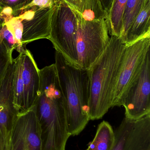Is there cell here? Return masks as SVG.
<instances>
[{
    "label": "cell",
    "instance_id": "4",
    "mask_svg": "<svg viewBox=\"0 0 150 150\" xmlns=\"http://www.w3.org/2000/svg\"><path fill=\"white\" fill-rule=\"evenodd\" d=\"M77 25V15L74 9L64 2L55 3L48 40L55 50L71 64L78 67L76 47Z\"/></svg>",
    "mask_w": 150,
    "mask_h": 150
},
{
    "label": "cell",
    "instance_id": "14",
    "mask_svg": "<svg viewBox=\"0 0 150 150\" xmlns=\"http://www.w3.org/2000/svg\"><path fill=\"white\" fill-rule=\"evenodd\" d=\"M69 5L87 21L107 18L101 0H73Z\"/></svg>",
    "mask_w": 150,
    "mask_h": 150
},
{
    "label": "cell",
    "instance_id": "9",
    "mask_svg": "<svg viewBox=\"0 0 150 150\" xmlns=\"http://www.w3.org/2000/svg\"><path fill=\"white\" fill-rule=\"evenodd\" d=\"M14 73L13 60L0 83V138L5 150H9L11 126L18 113L14 105Z\"/></svg>",
    "mask_w": 150,
    "mask_h": 150
},
{
    "label": "cell",
    "instance_id": "15",
    "mask_svg": "<svg viewBox=\"0 0 150 150\" xmlns=\"http://www.w3.org/2000/svg\"><path fill=\"white\" fill-rule=\"evenodd\" d=\"M114 140V131L110 123L103 121L98 126L95 137L85 150H110Z\"/></svg>",
    "mask_w": 150,
    "mask_h": 150
},
{
    "label": "cell",
    "instance_id": "12",
    "mask_svg": "<svg viewBox=\"0 0 150 150\" xmlns=\"http://www.w3.org/2000/svg\"><path fill=\"white\" fill-rule=\"evenodd\" d=\"M123 150H150V114L134 120Z\"/></svg>",
    "mask_w": 150,
    "mask_h": 150
},
{
    "label": "cell",
    "instance_id": "6",
    "mask_svg": "<svg viewBox=\"0 0 150 150\" xmlns=\"http://www.w3.org/2000/svg\"><path fill=\"white\" fill-rule=\"evenodd\" d=\"M150 50L142 67L122 95L119 106H123L125 117L136 120L150 114Z\"/></svg>",
    "mask_w": 150,
    "mask_h": 150
},
{
    "label": "cell",
    "instance_id": "23",
    "mask_svg": "<svg viewBox=\"0 0 150 150\" xmlns=\"http://www.w3.org/2000/svg\"><path fill=\"white\" fill-rule=\"evenodd\" d=\"M54 1L55 0H32L26 5L18 10L14 14V16H17L18 13H21L24 11L32 8H51L54 4Z\"/></svg>",
    "mask_w": 150,
    "mask_h": 150
},
{
    "label": "cell",
    "instance_id": "3",
    "mask_svg": "<svg viewBox=\"0 0 150 150\" xmlns=\"http://www.w3.org/2000/svg\"><path fill=\"white\" fill-rule=\"evenodd\" d=\"M55 59L65 101L68 131L70 136L78 135L90 120L89 71L71 64L56 50Z\"/></svg>",
    "mask_w": 150,
    "mask_h": 150
},
{
    "label": "cell",
    "instance_id": "28",
    "mask_svg": "<svg viewBox=\"0 0 150 150\" xmlns=\"http://www.w3.org/2000/svg\"><path fill=\"white\" fill-rule=\"evenodd\" d=\"M1 8H0V20H1Z\"/></svg>",
    "mask_w": 150,
    "mask_h": 150
},
{
    "label": "cell",
    "instance_id": "11",
    "mask_svg": "<svg viewBox=\"0 0 150 150\" xmlns=\"http://www.w3.org/2000/svg\"><path fill=\"white\" fill-rule=\"evenodd\" d=\"M21 54L23 59L22 78L23 85L24 112L32 108L37 101L40 78L39 69L31 52L26 49Z\"/></svg>",
    "mask_w": 150,
    "mask_h": 150
},
{
    "label": "cell",
    "instance_id": "17",
    "mask_svg": "<svg viewBox=\"0 0 150 150\" xmlns=\"http://www.w3.org/2000/svg\"><path fill=\"white\" fill-rule=\"evenodd\" d=\"M14 105L15 109L18 113L24 112V106L23 85L22 78L23 59L21 54H19L16 59H14Z\"/></svg>",
    "mask_w": 150,
    "mask_h": 150
},
{
    "label": "cell",
    "instance_id": "29",
    "mask_svg": "<svg viewBox=\"0 0 150 150\" xmlns=\"http://www.w3.org/2000/svg\"><path fill=\"white\" fill-rule=\"evenodd\" d=\"M4 0H0V8H1V4L2 3L3 1Z\"/></svg>",
    "mask_w": 150,
    "mask_h": 150
},
{
    "label": "cell",
    "instance_id": "16",
    "mask_svg": "<svg viewBox=\"0 0 150 150\" xmlns=\"http://www.w3.org/2000/svg\"><path fill=\"white\" fill-rule=\"evenodd\" d=\"M127 1H113L106 19L109 33L111 36L121 37L122 19Z\"/></svg>",
    "mask_w": 150,
    "mask_h": 150
},
{
    "label": "cell",
    "instance_id": "27",
    "mask_svg": "<svg viewBox=\"0 0 150 150\" xmlns=\"http://www.w3.org/2000/svg\"><path fill=\"white\" fill-rule=\"evenodd\" d=\"M0 150H5L1 138H0Z\"/></svg>",
    "mask_w": 150,
    "mask_h": 150
},
{
    "label": "cell",
    "instance_id": "1",
    "mask_svg": "<svg viewBox=\"0 0 150 150\" xmlns=\"http://www.w3.org/2000/svg\"><path fill=\"white\" fill-rule=\"evenodd\" d=\"M38 96L33 108L41 129L42 150H65L70 137L64 97L55 64L39 69Z\"/></svg>",
    "mask_w": 150,
    "mask_h": 150
},
{
    "label": "cell",
    "instance_id": "21",
    "mask_svg": "<svg viewBox=\"0 0 150 150\" xmlns=\"http://www.w3.org/2000/svg\"><path fill=\"white\" fill-rule=\"evenodd\" d=\"M3 22L5 24L8 29L11 32L19 45L24 48L22 45L23 24L18 16H13L9 19Z\"/></svg>",
    "mask_w": 150,
    "mask_h": 150
},
{
    "label": "cell",
    "instance_id": "13",
    "mask_svg": "<svg viewBox=\"0 0 150 150\" xmlns=\"http://www.w3.org/2000/svg\"><path fill=\"white\" fill-rule=\"evenodd\" d=\"M150 0H147L141 11L134 19L125 37L122 39L127 45L145 36H150Z\"/></svg>",
    "mask_w": 150,
    "mask_h": 150
},
{
    "label": "cell",
    "instance_id": "8",
    "mask_svg": "<svg viewBox=\"0 0 150 150\" xmlns=\"http://www.w3.org/2000/svg\"><path fill=\"white\" fill-rule=\"evenodd\" d=\"M9 150H42L41 129L33 108L15 116Z\"/></svg>",
    "mask_w": 150,
    "mask_h": 150
},
{
    "label": "cell",
    "instance_id": "20",
    "mask_svg": "<svg viewBox=\"0 0 150 150\" xmlns=\"http://www.w3.org/2000/svg\"><path fill=\"white\" fill-rule=\"evenodd\" d=\"M2 21L0 20V25ZM13 51L11 50L0 37V83L10 65L13 62Z\"/></svg>",
    "mask_w": 150,
    "mask_h": 150
},
{
    "label": "cell",
    "instance_id": "24",
    "mask_svg": "<svg viewBox=\"0 0 150 150\" xmlns=\"http://www.w3.org/2000/svg\"><path fill=\"white\" fill-rule=\"evenodd\" d=\"M31 0H4L1 5V8L9 7L13 10V15L20 8L26 5Z\"/></svg>",
    "mask_w": 150,
    "mask_h": 150
},
{
    "label": "cell",
    "instance_id": "2",
    "mask_svg": "<svg viewBox=\"0 0 150 150\" xmlns=\"http://www.w3.org/2000/svg\"><path fill=\"white\" fill-rule=\"evenodd\" d=\"M126 46L121 37L111 36L105 51L88 69L90 120L101 119L112 108Z\"/></svg>",
    "mask_w": 150,
    "mask_h": 150
},
{
    "label": "cell",
    "instance_id": "5",
    "mask_svg": "<svg viewBox=\"0 0 150 150\" xmlns=\"http://www.w3.org/2000/svg\"><path fill=\"white\" fill-rule=\"evenodd\" d=\"M76 12L77 17L76 47L78 67L89 69L109 44L110 38L107 21L106 19L87 21Z\"/></svg>",
    "mask_w": 150,
    "mask_h": 150
},
{
    "label": "cell",
    "instance_id": "25",
    "mask_svg": "<svg viewBox=\"0 0 150 150\" xmlns=\"http://www.w3.org/2000/svg\"><path fill=\"white\" fill-rule=\"evenodd\" d=\"M103 7L107 13L108 14L113 0H101Z\"/></svg>",
    "mask_w": 150,
    "mask_h": 150
},
{
    "label": "cell",
    "instance_id": "26",
    "mask_svg": "<svg viewBox=\"0 0 150 150\" xmlns=\"http://www.w3.org/2000/svg\"><path fill=\"white\" fill-rule=\"evenodd\" d=\"M73 0H55V3L58 2H64L67 3V4L70 5L71 4V3L73 1Z\"/></svg>",
    "mask_w": 150,
    "mask_h": 150
},
{
    "label": "cell",
    "instance_id": "22",
    "mask_svg": "<svg viewBox=\"0 0 150 150\" xmlns=\"http://www.w3.org/2000/svg\"><path fill=\"white\" fill-rule=\"evenodd\" d=\"M0 37L12 51L15 50L19 54H21L24 52L26 49V48H23L19 45L11 32L8 29L3 22L0 25Z\"/></svg>",
    "mask_w": 150,
    "mask_h": 150
},
{
    "label": "cell",
    "instance_id": "30",
    "mask_svg": "<svg viewBox=\"0 0 150 150\" xmlns=\"http://www.w3.org/2000/svg\"><path fill=\"white\" fill-rule=\"evenodd\" d=\"M31 1H32V0H31Z\"/></svg>",
    "mask_w": 150,
    "mask_h": 150
},
{
    "label": "cell",
    "instance_id": "7",
    "mask_svg": "<svg viewBox=\"0 0 150 150\" xmlns=\"http://www.w3.org/2000/svg\"><path fill=\"white\" fill-rule=\"evenodd\" d=\"M149 50L150 36L141 38L126 46L112 108L120 107V102L123 93L140 72Z\"/></svg>",
    "mask_w": 150,
    "mask_h": 150
},
{
    "label": "cell",
    "instance_id": "18",
    "mask_svg": "<svg viewBox=\"0 0 150 150\" xmlns=\"http://www.w3.org/2000/svg\"><path fill=\"white\" fill-rule=\"evenodd\" d=\"M147 0H127L122 19V39L125 37L132 22L139 14Z\"/></svg>",
    "mask_w": 150,
    "mask_h": 150
},
{
    "label": "cell",
    "instance_id": "19",
    "mask_svg": "<svg viewBox=\"0 0 150 150\" xmlns=\"http://www.w3.org/2000/svg\"><path fill=\"white\" fill-rule=\"evenodd\" d=\"M134 120L125 117L114 133L113 144L110 150H123L124 144L128 135L131 129Z\"/></svg>",
    "mask_w": 150,
    "mask_h": 150
},
{
    "label": "cell",
    "instance_id": "10",
    "mask_svg": "<svg viewBox=\"0 0 150 150\" xmlns=\"http://www.w3.org/2000/svg\"><path fill=\"white\" fill-rule=\"evenodd\" d=\"M53 6L45 8H32L17 15L23 24L22 45L24 48L32 41L48 39Z\"/></svg>",
    "mask_w": 150,
    "mask_h": 150
}]
</instances>
